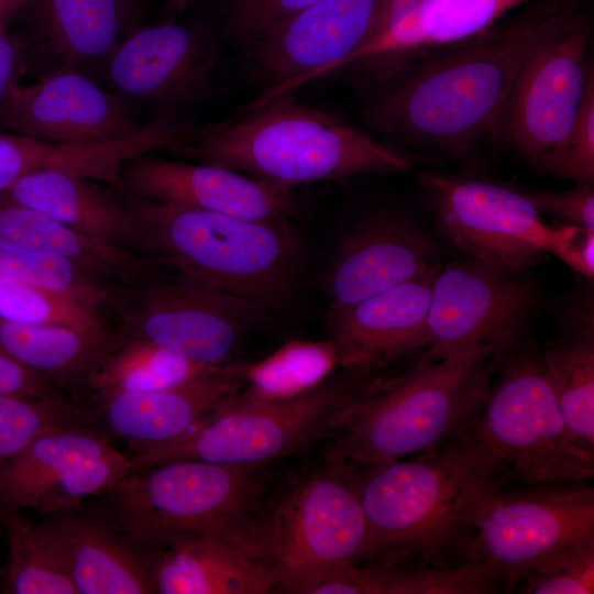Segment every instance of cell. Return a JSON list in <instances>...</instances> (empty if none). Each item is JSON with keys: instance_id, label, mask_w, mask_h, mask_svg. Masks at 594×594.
Segmentation results:
<instances>
[{"instance_id": "cell-1", "label": "cell", "mask_w": 594, "mask_h": 594, "mask_svg": "<svg viewBox=\"0 0 594 594\" xmlns=\"http://www.w3.org/2000/svg\"><path fill=\"white\" fill-rule=\"evenodd\" d=\"M584 6L583 0L529 1L422 64L367 110V121L404 142L466 155L483 139L497 135L525 62Z\"/></svg>"}, {"instance_id": "cell-2", "label": "cell", "mask_w": 594, "mask_h": 594, "mask_svg": "<svg viewBox=\"0 0 594 594\" xmlns=\"http://www.w3.org/2000/svg\"><path fill=\"white\" fill-rule=\"evenodd\" d=\"M369 468L360 484L367 537L356 563L463 565L482 515L514 482L469 425L430 451Z\"/></svg>"}, {"instance_id": "cell-3", "label": "cell", "mask_w": 594, "mask_h": 594, "mask_svg": "<svg viewBox=\"0 0 594 594\" xmlns=\"http://www.w3.org/2000/svg\"><path fill=\"white\" fill-rule=\"evenodd\" d=\"M234 118L194 131L169 148L197 163L232 169L293 188L363 174L400 173L405 153L316 108L290 92L251 102Z\"/></svg>"}, {"instance_id": "cell-4", "label": "cell", "mask_w": 594, "mask_h": 594, "mask_svg": "<svg viewBox=\"0 0 594 594\" xmlns=\"http://www.w3.org/2000/svg\"><path fill=\"white\" fill-rule=\"evenodd\" d=\"M123 190L138 222L144 257L270 315L287 304L298 260L287 218L244 220Z\"/></svg>"}, {"instance_id": "cell-5", "label": "cell", "mask_w": 594, "mask_h": 594, "mask_svg": "<svg viewBox=\"0 0 594 594\" xmlns=\"http://www.w3.org/2000/svg\"><path fill=\"white\" fill-rule=\"evenodd\" d=\"M502 352L475 343L441 359L419 355L405 371L383 376L336 431L334 449L369 466L441 446L470 424Z\"/></svg>"}, {"instance_id": "cell-6", "label": "cell", "mask_w": 594, "mask_h": 594, "mask_svg": "<svg viewBox=\"0 0 594 594\" xmlns=\"http://www.w3.org/2000/svg\"><path fill=\"white\" fill-rule=\"evenodd\" d=\"M263 465L176 460L121 477L89 507L144 557L173 539L212 532L261 558L256 518Z\"/></svg>"}, {"instance_id": "cell-7", "label": "cell", "mask_w": 594, "mask_h": 594, "mask_svg": "<svg viewBox=\"0 0 594 594\" xmlns=\"http://www.w3.org/2000/svg\"><path fill=\"white\" fill-rule=\"evenodd\" d=\"M340 370L314 389L290 399L233 400L183 436L135 452L128 458L127 474L176 460L264 465L305 452L317 441L334 435L354 405L383 376Z\"/></svg>"}, {"instance_id": "cell-8", "label": "cell", "mask_w": 594, "mask_h": 594, "mask_svg": "<svg viewBox=\"0 0 594 594\" xmlns=\"http://www.w3.org/2000/svg\"><path fill=\"white\" fill-rule=\"evenodd\" d=\"M336 449L322 466L299 474L258 512L254 539L274 592L312 594L366 544L361 476Z\"/></svg>"}, {"instance_id": "cell-9", "label": "cell", "mask_w": 594, "mask_h": 594, "mask_svg": "<svg viewBox=\"0 0 594 594\" xmlns=\"http://www.w3.org/2000/svg\"><path fill=\"white\" fill-rule=\"evenodd\" d=\"M495 373L469 427L510 477L524 484L593 479L594 454L573 443L540 351L525 337L499 353Z\"/></svg>"}, {"instance_id": "cell-10", "label": "cell", "mask_w": 594, "mask_h": 594, "mask_svg": "<svg viewBox=\"0 0 594 594\" xmlns=\"http://www.w3.org/2000/svg\"><path fill=\"white\" fill-rule=\"evenodd\" d=\"M417 180L438 231L468 256L524 272L552 254L583 273L578 243L585 230L547 224L521 191L433 172Z\"/></svg>"}, {"instance_id": "cell-11", "label": "cell", "mask_w": 594, "mask_h": 594, "mask_svg": "<svg viewBox=\"0 0 594 594\" xmlns=\"http://www.w3.org/2000/svg\"><path fill=\"white\" fill-rule=\"evenodd\" d=\"M271 323L266 311L163 267L124 290L117 331L209 366L239 360L244 333Z\"/></svg>"}, {"instance_id": "cell-12", "label": "cell", "mask_w": 594, "mask_h": 594, "mask_svg": "<svg viewBox=\"0 0 594 594\" xmlns=\"http://www.w3.org/2000/svg\"><path fill=\"white\" fill-rule=\"evenodd\" d=\"M594 531V488L586 482L528 484L502 490L482 515L465 554L493 592L510 588L551 552Z\"/></svg>"}, {"instance_id": "cell-13", "label": "cell", "mask_w": 594, "mask_h": 594, "mask_svg": "<svg viewBox=\"0 0 594 594\" xmlns=\"http://www.w3.org/2000/svg\"><path fill=\"white\" fill-rule=\"evenodd\" d=\"M522 272L468 256L442 265L432 288L420 354L441 359L475 343L501 351L524 339L537 306V288Z\"/></svg>"}, {"instance_id": "cell-14", "label": "cell", "mask_w": 594, "mask_h": 594, "mask_svg": "<svg viewBox=\"0 0 594 594\" xmlns=\"http://www.w3.org/2000/svg\"><path fill=\"white\" fill-rule=\"evenodd\" d=\"M591 34L584 6L534 51L510 88L502 128L540 169L563 147L581 105Z\"/></svg>"}, {"instance_id": "cell-15", "label": "cell", "mask_w": 594, "mask_h": 594, "mask_svg": "<svg viewBox=\"0 0 594 594\" xmlns=\"http://www.w3.org/2000/svg\"><path fill=\"white\" fill-rule=\"evenodd\" d=\"M103 428L44 432L0 464V507L43 517L81 510L127 474L128 458Z\"/></svg>"}, {"instance_id": "cell-16", "label": "cell", "mask_w": 594, "mask_h": 594, "mask_svg": "<svg viewBox=\"0 0 594 594\" xmlns=\"http://www.w3.org/2000/svg\"><path fill=\"white\" fill-rule=\"evenodd\" d=\"M382 0H319L271 26L253 45L272 81L255 102L293 92L339 70L367 38Z\"/></svg>"}, {"instance_id": "cell-17", "label": "cell", "mask_w": 594, "mask_h": 594, "mask_svg": "<svg viewBox=\"0 0 594 594\" xmlns=\"http://www.w3.org/2000/svg\"><path fill=\"white\" fill-rule=\"evenodd\" d=\"M108 59V76L122 94L186 106L212 91L218 48L201 24L165 22L134 31L118 43Z\"/></svg>"}, {"instance_id": "cell-18", "label": "cell", "mask_w": 594, "mask_h": 594, "mask_svg": "<svg viewBox=\"0 0 594 594\" xmlns=\"http://www.w3.org/2000/svg\"><path fill=\"white\" fill-rule=\"evenodd\" d=\"M148 153L121 165V188L147 199L253 221L288 218L300 209L292 188L215 165Z\"/></svg>"}, {"instance_id": "cell-19", "label": "cell", "mask_w": 594, "mask_h": 594, "mask_svg": "<svg viewBox=\"0 0 594 594\" xmlns=\"http://www.w3.org/2000/svg\"><path fill=\"white\" fill-rule=\"evenodd\" d=\"M0 125L61 144L125 139L142 128L118 95L74 68H62L32 85L18 82L0 108Z\"/></svg>"}, {"instance_id": "cell-20", "label": "cell", "mask_w": 594, "mask_h": 594, "mask_svg": "<svg viewBox=\"0 0 594 594\" xmlns=\"http://www.w3.org/2000/svg\"><path fill=\"white\" fill-rule=\"evenodd\" d=\"M438 243L410 219L385 209L361 213L340 239L327 277L329 310L424 274L439 262Z\"/></svg>"}, {"instance_id": "cell-21", "label": "cell", "mask_w": 594, "mask_h": 594, "mask_svg": "<svg viewBox=\"0 0 594 594\" xmlns=\"http://www.w3.org/2000/svg\"><path fill=\"white\" fill-rule=\"evenodd\" d=\"M441 266L439 261L416 278L329 310V339L337 348L339 367L382 373L396 361L424 352L433 283Z\"/></svg>"}, {"instance_id": "cell-22", "label": "cell", "mask_w": 594, "mask_h": 594, "mask_svg": "<svg viewBox=\"0 0 594 594\" xmlns=\"http://www.w3.org/2000/svg\"><path fill=\"white\" fill-rule=\"evenodd\" d=\"M239 362L178 387L155 392H106L92 396L105 430L135 452L172 441L227 407L242 387Z\"/></svg>"}, {"instance_id": "cell-23", "label": "cell", "mask_w": 594, "mask_h": 594, "mask_svg": "<svg viewBox=\"0 0 594 594\" xmlns=\"http://www.w3.org/2000/svg\"><path fill=\"white\" fill-rule=\"evenodd\" d=\"M37 527L78 594L155 593L146 557L90 508L44 517Z\"/></svg>"}, {"instance_id": "cell-24", "label": "cell", "mask_w": 594, "mask_h": 594, "mask_svg": "<svg viewBox=\"0 0 594 594\" xmlns=\"http://www.w3.org/2000/svg\"><path fill=\"white\" fill-rule=\"evenodd\" d=\"M0 195L96 240L142 255L138 222L121 187L44 169L24 175Z\"/></svg>"}, {"instance_id": "cell-25", "label": "cell", "mask_w": 594, "mask_h": 594, "mask_svg": "<svg viewBox=\"0 0 594 594\" xmlns=\"http://www.w3.org/2000/svg\"><path fill=\"white\" fill-rule=\"evenodd\" d=\"M145 557L155 593L274 592L272 573L263 560L218 534L180 536Z\"/></svg>"}, {"instance_id": "cell-26", "label": "cell", "mask_w": 594, "mask_h": 594, "mask_svg": "<svg viewBox=\"0 0 594 594\" xmlns=\"http://www.w3.org/2000/svg\"><path fill=\"white\" fill-rule=\"evenodd\" d=\"M118 341L117 328L95 333L57 323L0 319V344L7 352L80 404L90 399V382Z\"/></svg>"}, {"instance_id": "cell-27", "label": "cell", "mask_w": 594, "mask_h": 594, "mask_svg": "<svg viewBox=\"0 0 594 594\" xmlns=\"http://www.w3.org/2000/svg\"><path fill=\"white\" fill-rule=\"evenodd\" d=\"M0 243L59 254L121 290L158 268L131 250L96 240L2 195Z\"/></svg>"}, {"instance_id": "cell-28", "label": "cell", "mask_w": 594, "mask_h": 594, "mask_svg": "<svg viewBox=\"0 0 594 594\" xmlns=\"http://www.w3.org/2000/svg\"><path fill=\"white\" fill-rule=\"evenodd\" d=\"M563 330L540 351L573 443L594 454V312L592 294L576 301Z\"/></svg>"}, {"instance_id": "cell-29", "label": "cell", "mask_w": 594, "mask_h": 594, "mask_svg": "<svg viewBox=\"0 0 594 594\" xmlns=\"http://www.w3.org/2000/svg\"><path fill=\"white\" fill-rule=\"evenodd\" d=\"M36 35L65 68L109 58L128 14L120 0H33Z\"/></svg>"}, {"instance_id": "cell-30", "label": "cell", "mask_w": 594, "mask_h": 594, "mask_svg": "<svg viewBox=\"0 0 594 594\" xmlns=\"http://www.w3.org/2000/svg\"><path fill=\"white\" fill-rule=\"evenodd\" d=\"M339 366L334 343L293 340L255 363L242 364V387L235 403H270L305 394Z\"/></svg>"}, {"instance_id": "cell-31", "label": "cell", "mask_w": 594, "mask_h": 594, "mask_svg": "<svg viewBox=\"0 0 594 594\" xmlns=\"http://www.w3.org/2000/svg\"><path fill=\"white\" fill-rule=\"evenodd\" d=\"M493 592L469 566L360 562L328 576L312 594H477Z\"/></svg>"}, {"instance_id": "cell-32", "label": "cell", "mask_w": 594, "mask_h": 594, "mask_svg": "<svg viewBox=\"0 0 594 594\" xmlns=\"http://www.w3.org/2000/svg\"><path fill=\"white\" fill-rule=\"evenodd\" d=\"M118 336V344L90 382V400L106 392L169 389L226 367L200 364L154 343Z\"/></svg>"}, {"instance_id": "cell-33", "label": "cell", "mask_w": 594, "mask_h": 594, "mask_svg": "<svg viewBox=\"0 0 594 594\" xmlns=\"http://www.w3.org/2000/svg\"><path fill=\"white\" fill-rule=\"evenodd\" d=\"M0 272L102 312L116 323L123 290L59 254L0 243Z\"/></svg>"}, {"instance_id": "cell-34", "label": "cell", "mask_w": 594, "mask_h": 594, "mask_svg": "<svg viewBox=\"0 0 594 594\" xmlns=\"http://www.w3.org/2000/svg\"><path fill=\"white\" fill-rule=\"evenodd\" d=\"M0 526L7 546L2 592L9 594H78L57 554L42 536L37 522L21 510L0 507Z\"/></svg>"}, {"instance_id": "cell-35", "label": "cell", "mask_w": 594, "mask_h": 594, "mask_svg": "<svg viewBox=\"0 0 594 594\" xmlns=\"http://www.w3.org/2000/svg\"><path fill=\"white\" fill-rule=\"evenodd\" d=\"M76 426L103 428L98 407L65 396L0 394V460L18 453L44 432Z\"/></svg>"}, {"instance_id": "cell-36", "label": "cell", "mask_w": 594, "mask_h": 594, "mask_svg": "<svg viewBox=\"0 0 594 594\" xmlns=\"http://www.w3.org/2000/svg\"><path fill=\"white\" fill-rule=\"evenodd\" d=\"M529 0H430L419 14L408 52L463 42Z\"/></svg>"}, {"instance_id": "cell-37", "label": "cell", "mask_w": 594, "mask_h": 594, "mask_svg": "<svg viewBox=\"0 0 594 594\" xmlns=\"http://www.w3.org/2000/svg\"><path fill=\"white\" fill-rule=\"evenodd\" d=\"M0 319L57 323L82 331L110 333L116 323L102 312L42 290L0 272Z\"/></svg>"}, {"instance_id": "cell-38", "label": "cell", "mask_w": 594, "mask_h": 594, "mask_svg": "<svg viewBox=\"0 0 594 594\" xmlns=\"http://www.w3.org/2000/svg\"><path fill=\"white\" fill-rule=\"evenodd\" d=\"M525 593L592 594L594 593V531L561 546L521 580Z\"/></svg>"}, {"instance_id": "cell-39", "label": "cell", "mask_w": 594, "mask_h": 594, "mask_svg": "<svg viewBox=\"0 0 594 594\" xmlns=\"http://www.w3.org/2000/svg\"><path fill=\"white\" fill-rule=\"evenodd\" d=\"M429 1L382 0L366 41L343 61L340 69L378 57L407 53L419 14Z\"/></svg>"}, {"instance_id": "cell-40", "label": "cell", "mask_w": 594, "mask_h": 594, "mask_svg": "<svg viewBox=\"0 0 594 594\" xmlns=\"http://www.w3.org/2000/svg\"><path fill=\"white\" fill-rule=\"evenodd\" d=\"M541 170L576 184L594 182V76L591 68L581 105L561 151Z\"/></svg>"}, {"instance_id": "cell-41", "label": "cell", "mask_w": 594, "mask_h": 594, "mask_svg": "<svg viewBox=\"0 0 594 594\" xmlns=\"http://www.w3.org/2000/svg\"><path fill=\"white\" fill-rule=\"evenodd\" d=\"M70 145L41 141L18 133H0V194L36 170H64Z\"/></svg>"}, {"instance_id": "cell-42", "label": "cell", "mask_w": 594, "mask_h": 594, "mask_svg": "<svg viewBox=\"0 0 594 594\" xmlns=\"http://www.w3.org/2000/svg\"><path fill=\"white\" fill-rule=\"evenodd\" d=\"M319 0H228L227 25L232 35L253 44L284 18Z\"/></svg>"}, {"instance_id": "cell-43", "label": "cell", "mask_w": 594, "mask_h": 594, "mask_svg": "<svg viewBox=\"0 0 594 594\" xmlns=\"http://www.w3.org/2000/svg\"><path fill=\"white\" fill-rule=\"evenodd\" d=\"M521 193L541 215L547 213L566 224L594 232L593 184L581 183L562 191L527 190Z\"/></svg>"}, {"instance_id": "cell-44", "label": "cell", "mask_w": 594, "mask_h": 594, "mask_svg": "<svg viewBox=\"0 0 594 594\" xmlns=\"http://www.w3.org/2000/svg\"><path fill=\"white\" fill-rule=\"evenodd\" d=\"M0 394L20 397L64 396L52 384L15 360L1 344Z\"/></svg>"}, {"instance_id": "cell-45", "label": "cell", "mask_w": 594, "mask_h": 594, "mask_svg": "<svg viewBox=\"0 0 594 594\" xmlns=\"http://www.w3.org/2000/svg\"><path fill=\"white\" fill-rule=\"evenodd\" d=\"M25 62V48L0 28V108L19 82Z\"/></svg>"}, {"instance_id": "cell-46", "label": "cell", "mask_w": 594, "mask_h": 594, "mask_svg": "<svg viewBox=\"0 0 594 594\" xmlns=\"http://www.w3.org/2000/svg\"><path fill=\"white\" fill-rule=\"evenodd\" d=\"M191 0H170L167 10L172 13H182Z\"/></svg>"}, {"instance_id": "cell-47", "label": "cell", "mask_w": 594, "mask_h": 594, "mask_svg": "<svg viewBox=\"0 0 594 594\" xmlns=\"http://www.w3.org/2000/svg\"><path fill=\"white\" fill-rule=\"evenodd\" d=\"M16 0H0V28H3L4 16Z\"/></svg>"}, {"instance_id": "cell-48", "label": "cell", "mask_w": 594, "mask_h": 594, "mask_svg": "<svg viewBox=\"0 0 594 594\" xmlns=\"http://www.w3.org/2000/svg\"><path fill=\"white\" fill-rule=\"evenodd\" d=\"M128 16L131 14V11L134 7L135 0H120Z\"/></svg>"}, {"instance_id": "cell-49", "label": "cell", "mask_w": 594, "mask_h": 594, "mask_svg": "<svg viewBox=\"0 0 594 594\" xmlns=\"http://www.w3.org/2000/svg\"><path fill=\"white\" fill-rule=\"evenodd\" d=\"M2 530H1V526H0V542L2 540ZM0 590H2V578H0Z\"/></svg>"}, {"instance_id": "cell-50", "label": "cell", "mask_w": 594, "mask_h": 594, "mask_svg": "<svg viewBox=\"0 0 594 594\" xmlns=\"http://www.w3.org/2000/svg\"><path fill=\"white\" fill-rule=\"evenodd\" d=\"M3 460H0V464L2 463Z\"/></svg>"}]
</instances>
